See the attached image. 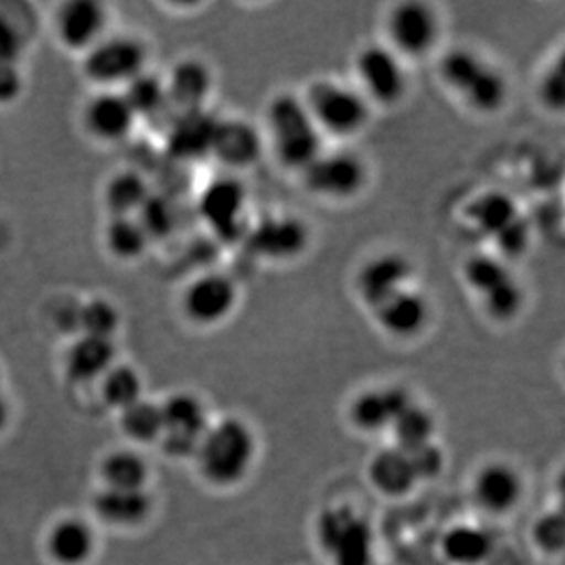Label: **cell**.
<instances>
[{
	"label": "cell",
	"mask_w": 565,
	"mask_h": 565,
	"mask_svg": "<svg viewBox=\"0 0 565 565\" xmlns=\"http://www.w3.org/2000/svg\"><path fill=\"white\" fill-rule=\"evenodd\" d=\"M266 150L278 166L300 174L326 149V139L315 125L305 99L295 92H278L267 102L260 127Z\"/></svg>",
	"instance_id": "obj_1"
},
{
	"label": "cell",
	"mask_w": 565,
	"mask_h": 565,
	"mask_svg": "<svg viewBox=\"0 0 565 565\" xmlns=\"http://www.w3.org/2000/svg\"><path fill=\"white\" fill-rule=\"evenodd\" d=\"M439 79L470 113L498 114L509 99V81L497 64L469 46H454L441 55Z\"/></svg>",
	"instance_id": "obj_2"
},
{
	"label": "cell",
	"mask_w": 565,
	"mask_h": 565,
	"mask_svg": "<svg viewBox=\"0 0 565 565\" xmlns=\"http://www.w3.org/2000/svg\"><path fill=\"white\" fill-rule=\"evenodd\" d=\"M300 96L324 139L355 138L372 119L374 107L358 86L347 81L320 77Z\"/></svg>",
	"instance_id": "obj_3"
},
{
	"label": "cell",
	"mask_w": 565,
	"mask_h": 565,
	"mask_svg": "<svg viewBox=\"0 0 565 565\" xmlns=\"http://www.w3.org/2000/svg\"><path fill=\"white\" fill-rule=\"evenodd\" d=\"M194 458L205 480L214 486H235L249 472L255 458L252 428L238 417H225L207 428Z\"/></svg>",
	"instance_id": "obj_4"
},
{
	"label": "cell",
	"mask_w": 565,
	"mask_h": 565,
	"mask_svg": "<svg viewBox=\"0 0 565 565\" xmlns=\"http://www.w3.org/2000/svg\"><path fill=\"white\" fill-rule=\"evenodd\" d=\"M198 214L214 241L224 246H241L252 225L249 192L241 177L214 178L198 198Z\"/></svg>",
	"instance_id": "obj_5"
},
{
	"label": "cell",
	"mask_w": 565,
	"mask_h": 565,
	"mask_svg": "<svg viewBox=\"0 0 565 565\" xmlns=\"http://www.w3.org/2000/svg\"><path fill=\"white\" fill-rule=\"evenodd\" d=\"M353 85L372 107H395L408 94L406 61L386 43H366L353 57Z\"/></svg>",
	"instance_id": "obj_6"
},
{
	"label": "cell",
	"mask_w": 565,
	"mask_h": 565,
	"mask_svg": "<svg viewBox=\"0 0 565 565\" xmlns=\"http://www.w3.org/2000/svg\"><path fill=\"white\" fill-rule=\"evenodd\" d=\"M306 191L326 202H350L366 189V161L350 149H324L300 172Z\"/></svg>",
	"instance_id": "obj_7"
},
{
	"label": "cell",
	"mask_w": 565,
	"mask_h": 565,
	"mask_svg": "<svg viewBox=\"0 0 565 565\" xmlns=\"http://www.w3.org/2000/svg\"><path fill=\"white\" fill-rule=\"evenodd\" d=\"M384 33L390 49L405 61H419L433 54L441 39V17L423 0H403L384 17Z\"/></svg>",
	"instance_id": "obj_8"
},
{
	"label": "cell",
	"mask_w": 565,
	"mask_h": 565,
	"mask_svg": "<svg viewBox=\"0 0 565 565\" xmlns=\"http://www.w3.org/2000/svg\"><path fill=\"white\" fill-rule=\"evenodd\" d=\"M311 244L310 225L291 213H269L252 220L241 246L258 262L289 264L299 260Z\"/></svg>",
	"instance_id": "obj_9"
},
{
	"label": "cell",
	"mask_w": 565,
	"mask_h": 565,
	"mask_svg": "<svg viewBox=\"0 0 565 565\" xmlns=\"http://www.w3.org/2000/svg\"><path fill=\"white\" fill-rule=\"evenodd\" d=\"M317 539L335 565L374 564V533L370 523L347 507L328 509L317 522Z\"/></svg>",
	"instance_id": "obj_10"
},
{
	"label": "cell",
	"mask_w": 565,
	"mask_h": 565,
	"mask_svg": "<svg viewBox=\"0 0 565 565\" xmlns=\"http://www.w3.org/2000/svg\"><path fill=\"white\" fill-rule=\"evenodd\" d=\"M241 302L235 278L222 271L200 273L183 289L182 311L191 324L213 328L230 320Z\"/></svg>",
	"instance_id": "obj_11"
},
{
	"label": "cell",
	"mask_w": 565,
	"mask_h": 565,
	"mask_svg": "<svg viewBox=\"0 0 565 565\" xmlns=\"http://www.w3.org/2000/svg\"><path fill=\"white\" fill-rule=\"evenodd\" d=\"M163 434L160 443L163 452L171 458H194L207 433L209 417L202 399L194 394L180 392L167 397L160 405Z\"/></svg>",
	"instance_id": "obj_12"
},
{
	"label": "cell",
	"mask_w": 565,
	"mask_h": 565,
	"mask_svg": "<svg viewBox=\"0 0 565 565\" xmlns=\"http://www.w3.org/2000/svg\"><path fill=\"white\" fill-rule=\"evenodd\" d=\"M264 152L266 143L260 125L241 116L216 119L209 158L218 161L227 174L238 177L241 172L249 171L256 163H260Z\"/></svg>",
	"instance_id": "obj_13"
},
{
	"label": "cell",
	"mask_w": 565,
	"mask_h": 565,
	"mask_svg": "<svg viewBox=\"0 0 565 565\" xmlns=\"http://www.w3.org/2000/svg\"><path fill=\"white\" fill-rule=\"evenodd\" d=\"M416 267L399 252H383L361 264L355 275V294L370 311L392 295L414 286Z\"/></svg>",
	"instance_id": "obj_14"
},
{
	"label": "cell",
	"mask_w": 565,
	"mask_h": 565,
	"mask_svg": "<svg viewBox=\"0 0 565 565\" xmlns=\"http://www.w3.org/2000/svg\"><path fill=\"white\" fill-rule=\"evenodd\" d=\"M145 64L147 50L138 39H105L88 50L85 74L96 85H127L128 81L145 72Z\"/></svg>",
	"instance_id": "obj_15"
},
{
	"label": "cell",
	"mask_w": 565,
	"mask_h": 565,
	"mask_svg": "<svg viewBox=\"0 0 565 565\" xmlns=\"http://www.w3.org/2000/svg\"><path fill=\"white\" fill-rule=\"evenodd\" d=\"M372 315L384 335L406 341L427 330L433 320V305L422 289L411 286L375 306Z\"/></svg>",
	"instance_id": "obj_16"
},
{
	"label": "cell",
	"mask_w": 565,
	"mask_h": 565,
	"mask_svg": "<svg viewBox=\"0 0 565 565\" xmlns=\"http://www.w3.org/2000/svg\"><path fill=\"white\" fill-rule=\"evenodd\" d=\"M55 28L63 46L74 52H88L102 41L107 28V10L96 0H68L57 11Z\"/></svg>",
	"instance_id": "obj_17"
},
{
	"label": "cell",
	"mask_w": 565,
	"mask_h": 565,
	"mask_svg": "<svg viewBox=\"0 0 565 565\" xmlns=\"http://www.w3.org/2000/svg\"><path fill=\"white\" fill-rule=\"evenodd\" d=\"M166 81L167 97L177 113L205 110L213 96L214 74L205 61L196 57L178 61Z\"/></svg>",
	"instance_id": "obj_18"
},
{
	"label": "cell",
	"mask_w": 565,
	"mask_h": 565,
	"mask_svg": "<svg viewBox=\"0 0 565 565\" xmlns=\"http://www.w3.org/2000/svg\"><path fill=\"white\" fill-rule=\"evenodd\" d=\"M44 550L55 565H86L97 550L96 531L83 518H61L49 529Z\"/></svg>",
	"instance_id": "obj_19"
},
{
	"label": "cell",
	"mask_w": 565,
	"mask_h": 565,
	"mask_svg": "<svg viewBox=\"0 0 565 565\" xmlns=\"http://www.w3.org/2000/svg\"><path fill=\"white\" fill-rule=\"evenodd\" d=\"M136 114L119 92H102L85 108V125L94 138L114 143L127 138L136 125Z\"/></svg>",
	"instance_id": "obj_20"
},
{
	"label": "cell",
	"mask_w": 565,
	"mask_h": 565,
	"mask_svg": "<svg viewBox=\"0 0 565 565\" xmlns=\"http://www.w3.org/2000/svg\"><path fill=\"white\" fill-rule=\"evenodd\" d=\"M411 403V395L399 386L366 390L352 401L350 419L364 433H381Z\"/></svg>",
	"instance_id": "obj_21"
},
{
	"label": "cell",
	"mask_w": 565,
	"mask_h": 565,
	"mask_svg": "<svg viewBox=\"0 0 565 565\" xmlns=\"http://www.w3.org/2000/svg\"><path fill=\"white\" fill-rule=\"evenodd\" d=\"M218 116L205 110L180 113L169 127V152L177 160L194 161L209 158L214 125Z\"/></svg>",
	"instance_id": "obj_22"
},
{
	"label": "cell",
	"mask_w": 565,
	"mask_h": 565,
	"mask_svg": "<svg viewBox=\"0 0 565 565\" xmlns=\"http://www.w3.org/2000/svg\"><path fill=\"white\" fill-rule=\"evenodd\" d=\"M522 216V209L518 207L516 200L503 191L481 192L465 211V222L472 231L492 242Z\"/></svg>",
	"instance_id": "obj_23"
},
{
	"label": "cell",
	"mask_w": 565,
	"mask_h": 565,
	"mask_svg": "<svg viewBox=\"0 0 565 565\" xmlns=\"http://www.w3.org/2000/svg\"><path fill=\"white\" fill-rule=\"evenodd\" d=\"M152 498L147 489L124 491L103 487L92 498V509L103 523L119 529L138 527L152 514Z\"/></svg>",
	"instance_id": "obj_24"
},
{
	"label": "cell",
	"mask_w": 565,
	"mask_h": 565,
	"mask_svg": "<svg viewBox=\"0 0 565 565\" xmlns=\"http://www.w3.org/2000/svg\"><path fill=\"white\" fill-rule=\"evenodd\" d=\"M116 361L114 339L81 335L66 353V374L75 383L97 381L113 369Z\"/></svg>",
	"instance_id": "obj_25"
},
{
	"label": "cell",
	"mask_w": 565,
	"mask_h": 565,
	"mask_svg": "<svg viewBox=\"0 0 565 565\" xmlns=\"http://www.w3.org/2000/svg\"><path fill=\"white\" fill-rule=\"evenodd\" d=\"M475 492L476 500L487 511H511L522 498V480L507 465H489L476 478Z\"/></svg>",
	"instance_id": "obj_26"
},
{
	"label": "cell",
	"mask_w": 565,
	"mask_h": 565,
	"mask_svg": "<svg viewBox=\"0 0 565 565\" xmlns=\"http://www.w3.org/2000/svg\"><path fill=\"white\" fill-rule=\"evenodd\" d=\"M370 480L388 497H403L416 487V472L401 448H384L370 463Z\"/></svg>",
	"instance_id": "obj_27"
},
{
	"label": "cell",
	"mask_w": 565,
	"mask_h": 565,
	"mask_svg": "<svg viewBox=\"0 0 565 565\" xmlns=\"http://www.w3.org/2000/svg\"><path fill=\"white\" fill-rule=\"evenodd\" d=\"M150 470L143 456L119 448L108 452L99 463V478L107 489H124V491H141L147 489Z\"/></svg>",
	"instance_id": "obj_28"
},
{
	"label": "cell",
	"mask_w": 565,
	"mask_h": 565,
	"mask_svg": "<svg viewBox=\"0 0 565 565\" xmlns=\"http://www.w3.org/2000/svg\"><path fill=\"white\" fill-rule=\"evenodd\" d=\"M443 555L456 565H480L491 556L494 540L486 529L458 525L441 540Z\"/></svg>",
	"instance_id": "obj_29"
},
{
	"label": "cell",
	"mask_w": 565,
	"mask_h": 565,
	"mask_svg": "<svg viewBox=\"0 0 565 565\" xmlns=\"http://www.w3.org/2000/svg\"><path fill=\"white\" fill-rule=\"evenodd\" d=\"M150 188L139 172H116L105 188V205L113 216H136L149 200Z\"/></svg>",
	"instance_id": "obj_30"
},
{
	"label": "cell",
	"mask_w": 565,
	"mask_h": 565,
	"mask_svg": "<svg viewBox=\"0 0 565 565\" xmlns=\"http://www.w3.org/2000/svg\"><path fill=\"white\" fill-rule=\"evenodd\" d=\"M514 277L509 262L503 260L497 253H476L463 264L465 286L481 299L491 294L492 289L502 286L509 278Z\"/></svg>",
	"instance_id": "obj_31"
},
{
	"label": "cell",
	"mask_w": 565,
	"mask_h": 565,
	"mask_svg": "<svg viewBox=\"0 0 565 565\" xmlns=\"http://www.w3.org/2000/svg\"><path fill=\"white\" fill-rule=\"evenodd\" d=\"M121 94L136 114V118H154L171 107L167 97L166 81L147 70L136 75L132 81H128Z\"/></svg>",
	"instance_id": "obj_32"
},
{
	"label": "cell",
	"mask_w": 565,
	"mask_h": 565,
	"mask_svg": "<svg viewBox=\"0 0 565 565\" xmlns=\"http://www.w3.org/2000/svg\"><path fill=\"white\" fill-rule=\"evenodd\" d=\"M150 241L136 216H113L105 227V246L119 260H138Z\"/></svg>",
	"instance_id": "obj_33"
},
{
	"label": "cell",
	"mask_w": 565,
	"mask_h": 565,
	"mask_svg": "<svg viewBox=\"0 0 565 565\" xmlns=\"http://www.w3.org/2000/svg\"><path fill=\"white\" fill-rule=\"evenodd\" d=\"M119 427L128 439L141 445L160 441L163 434L160 405L145 397L136 401L134 405L119 412Z\"/></svg>",
	"instance_id": "obj_34"
},
{
	"label": "cell",
	"mask_w": 565,
	"mask_h": 565,
	"mask_svg": "<svg viewBox=\"0 0 565 565\" xmlns=\"http://www.w3.org/2000/svg\"><path fill=\"white\" fill-rule=\"evenodd\" d=\"M102 397L114 411H125L143 399V379L130 364H114L102 379Z\"/></svg>",
	"instance_id": "obj_35"
},
{
	"label": "cell",
	"mask_w": 565,
	"mask_h": 565,
	"mask_svg": "<svg viewBox=\"0 0 565 565\" xmlns=\"http://www.w3.org/2000/svg\"><path fill=\"white\" fill-rule=\"evenodd\" d=\"M392 433L395 436V447L401 450H414V448L427 445L434 438V417L423 406L411 403L397 414L392 425Z\"/></svg>",
	"instance_id": "obj_36"
},
{
	"label": "cell",
	"mask_w": 565,
	"mask_h": 565,
	"mask_svg": "<svg viewBox=\"0 0 565 565\" xmlns=\"http://www.w3.org/2000/svg\"><path fill=\"white\" fill-rule=\"evenodd\" d=\"M478 300L489 319L494 322H511L522 313L525 306V289L514 275L502 286L492 289L491 294L483 295Z\"/></svg>",
	"instance_id": "obj_37"
},
{
	"label": "cell",
	"mask_w": 565,
	"mask_h": 565,
	"mask_svg": "<svg viewBox=\"0 0 565 565\" xmlns=\"http://www.w3.org/2000/svg\"><path fill=\"white\" fill-rule=\"evenodd\" d=\"M139 224L143 227L149 241H166L178 227L177 205L169 198L160 194H150L136 214Z\"/></svg>",
	"instance_id": "obj_38"
},
{
	"label": "cell",
	"mask_w": 565,
	"mask_h": 565,
	"mask_svg": "<svg viewBox=\"0 0 565 565\" xmlns=\"http://www.w3.org/2000/svg\"><path fill=\"white\" fill-rule=\"evenodd\" d=\"M121 324L118 308L107 299H92L77 310V326L83 335L114 339Z\"/></svg>",
	"instance_id": "obj_39"
},
{
	"label": "cell",
	"mask_w": 565,
	"mask_h": 565,
	"mask_svg": "<svg viewBox=\"0 0 565 565\" xmlns=\"http://www.w3.org/2000/svg\"><path fill=\"white\" fill-rule=\"evenodd\" d=\"M411 459L412 469L416 472L417 481L433 480L443 470L445 458L439 447L434 445V441L422 445V447L414 448L406 452Z\"/></svg>",
	"instance_id": "obj_40"
},
{
	"label": "cell",
	"mask_w": 565,
	"mask_h": 565,
	"mask_svg": "<svg viewBox=\"0 0 565 565\" xmlns=\"http://www.w3.org/2000/svg\"><path fill=\"white\" fill-rule=\"evenodd\" d=\"M534 540L547 553H556L564 547L565 523L561 512H550L540 518L534 525Z\"/></svg>",
	"instance_id": "obj_41"
},
{
	"label": "cell",
	"mask_w": 565,
	"mask_h": 565,
	"mask_svg": "<svg viewBox=\"0 0 565 565\" xmlns=\"http://www.w3.org/2000/svg\"><path fill=\"white\" fill-rule=\"evenodd\" d=\"M539 94L542 103H544L545 107L551 108V110H558L561 113L562 108H564L565 72L562 60L556 61L545 72L544 77L540 81Z\"/></svg>",
	"instance_id": "obj_42"
},
{
	"label": "cell",
	"mask_w": 565,
	"mask_h": 565,
	"mask_svg": "<svg viewBox=\"0 0 565 565\" xmlns=\"http://www.w3.org/2000/svg\"><path fill=\"white\" fill-rule=\"evenodd\" d=\"M22 54V38L10 19L0 15V64H17Z\"/></svg>",
	"instance_id": "obj_43"
},
{
	"label": "cell",
	"mask_w": 565,
	"mask_h": 565,
	"mask_svg": "<svg viewBox=\"0 0 565 565\" xmlns=\"http://www.w3.org/2000/svg\"><path fill=\"white\" fill-rule=\"evenodd\" d=\"M24 88L21 70L17 64H0V105L19 99Z\"/></svg>",
	"instance_id": "obj_44"
},
{
	"label": "cell",
	"mask_w": 565,
	"mask_h": 565,
	"mask_svg": "<svg viewBox=\"0 0 565 565\" xmlns=\"http://www.w3.org/2000/svg\"><path fill=\"white\" fill-rule=\"evenodd\" d=\"M8 423H10V405H8L4 394L0 392V434L4 433Z\"/></svg>",
	"instance_id": "obj_45"
}]
</instances>
